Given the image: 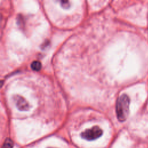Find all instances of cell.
<instances>
[{
  "mask_svg": "<svg viewBox=\"0 0 148 148\" xmlns=\"http://www.w3.org/2000/svg\"><path fill=\"white\" fill-rule=\"evenodd\" d=\"M13 142L10 138H6L4 141L2 148H13Z\"/></svg>",
  "mask_w": 148,
  "mask_h": 148,
  "instance_id": "obj_5",
  "label": "cell"
},
{
  "mask_svg": "<svg viewBox=\"0 0 148 148\" xmlns=\"http://www.w3.org/2000/svg\"><path fill=\"white\" fill-rule=\"evenodd\" d=\"M102 130L99 127L94 126L83 132L81 134V136L86 140H93L99 138L102 135Z\"/></svg>",
  "mask_w": 148,
  "mask_h": 148,
  "instance_id": "obj_2",
  "label": "cell"
},
{
  "mask_svg": "<svg viewBox=\"0 0 148 148\" xmlns=\"http://www.w3.org/2000/svg\"><path fill=\"white\" fill-rule=\"evenodd\" d=\"M49 148H52V147H49Z\"/></svg>",
  "mask_w": 148,
  "mask_h": 148,
  "instance_id": "obj_8",
  "label": "cell"
},
{
  "mask_svg": "<svg viewBox=\"0 0 148 148\" xmlns=\"http://www.w3.org/2000/svg\"><path fill=\"white\" fill-rule=\"evenodd\" d=\"M31 67L33 71H39L42 68V64L38 61H34L31 63Z\"/></svg>",
  "mask_w": 148,
  "mask_h": 148,
  "instance_id": "obj_4",
  "label": "cell"
},
{
  "mask_svg": "<svg viewBox=\"0 0 148 148\" xmlns=\"http://www.w3.org/2000/svg\"><path fill=\"white\" fill-rule=\"evenodd\" d=\"M2 18V16H1V14H0V23H1V22Z\"/></svg>",
  "mask_w": 148,
  "mask_h": 148,
  "instance_id": "obj_7",
  "label": "cell"
},
{
  "mask_svg": "<svg viewBox=\"0 0 148 148\" xmlns=\"http://www.w3.org/2000/svg\"><path fill=\"white\" fill-rule=\"evenodd\" d=\"M61 4L65 8H66L69 6V3L68 1H61Z\"/></svg>",
  "mask_w": 148,
  "mask_h": 148,
  "instance_id": "obj_6",
  "label": "cell"
},
{
  "mask_svg": "<svg viewBox=\"0 0 148 148\" xmlns=\"http://www.w3.org/2000/svg\"><path fill=\"white\" fill-rule=\"evenodd\" d=\"M15 101L16 106L20 110H27L29 109V105L24 98L17 95L15 97Z\"/></svg>",
  "mask_w": 148,
  "mask_h": 148,
  "instance_id": "obj_3",
  "label": "cell"
},
{
  "mask_svg": "<svg viewBox=\"0 0 148 148\" xmlns=\"http://www.w3.org/2000/svg\"><path fill=\"white\" fill-rule=\"evenodd\" d=\"M130 99L125 94L121 95L116 103V114L120 121H124L127 118L129 113Z\"/></svg>",
  "mask_w": 148,
  "mask_h": 148,
  "instance_id": "obj_1",
  "label": "cell"
}]
</instances>
